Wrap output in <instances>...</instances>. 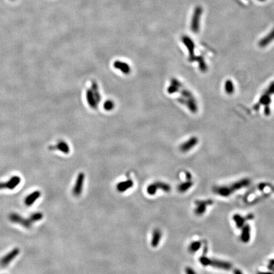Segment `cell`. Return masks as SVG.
Returning <instances> with one entry per match:
<instances>
[{
    "label": "cell",
    "mask_w": 274,
    "mask_h": 274,
    "mask_svg": "<svg viewBox=\"0 0 274 274\" xmlns=\"http://www.w3.org/2000/svg\"><path fill=\"white\" fill-rule=\"evenodd\" d=\"M43 217V213L39 212L32 213L27 218H24L16 213H12L8 216L9 220L10 222L19 224L26 228H30L34 223L42 220Z\"/></svg>",
    "instance_id": "obj_1"
},
{
    "label": "cell",
    "mask_w": 274,
    "mask_h": 274,
    "mask_svg": "<svg viewBox=\"0 0 274 274\" xmlns=\"http://www.w3.org/2000/svg\"><path fill=\"white\" fill-rule=\"evenodd\" d=\"M87 104L92 109L97 108L101 101V95L97 83L93 81L85 92Z\"/></svg>",
    "instance_id": "obj_2"
},
{
    "label": "cell",
    "mask_w": 274,
    "mask_h": 274,
    "mask_svg": "<svg viewBox=\"0 0 274 274\" xmlns=\"http://www.w3.org/2000/svg\"><path fill=\"white\" fill-rule=\"evenodd\" d=\"M199 262L203 266H211L215 268H220L225 270H231L232 267V264L229 262L215 259H211L204 256H201L199 258Z\"/></svg>",
    "instance_id": "obj_3"
},
{
    "label": "cell",
    "mask_w": 274,
    "mask_h": 274,
    "mask_svg": "<svg viewBox=\"0 0 274 274\" xmlns=\"http://www.w3.org/2000/svg\"><path fill=\"white\" fill-rule=\"evenodd\" d=\"M171 189V186L168 183L162 182H156L148 186L147 187V192L150 195H154L156 194L157 190H161L165 192H169Z\"/></svg>",
    "instance_id": "obj_4"
},
{
    "label": "cell",
    "mask_w": 274,
    "mask_h": 274,
    "mask_svg": "<svg viewBox=\"0 0 274 274\" xmlns=\"http://www.w3.org/2000/svg\"><path fill=\"white\" fill-rule=\"evenodd\" d=\"M202 13V9L201 6H197L194 10L191 21V29L192 31L195 32V33L199 32L200 20Z\"/></svg>",
    "instance_id": "obj_5"
},
{
    "label": "cell",
    "mask_w": 274,
    "mask_h": 274,
    "mask_svg": "<svg viewBox=\"0 0 274 274\" xmlns=\"http://www.w3.org/2000/svg\"><path fill=\"white\" fill-rule=\"evenodd\" d=\"M85 174L83 172H80L76 178L75 184L72 189V194L76 197H79L83 192Z\"/></svg>",
    "instance_id": "obj_6"
},
{
    "label": "cell",
    "mask_w": 274,
    "mask_h": 274,
    "mask_svg": "<svg viewBox=\"0 0 274 274\" xmlns=\"http://www.w3.org/2000/svg\"><path fill=\"white\" fill-rule=\"evenodd\" d=\"M20 253V249L18 247L14 248L8 253L5 255L0 260V265L2 267H7Z\"/></svg>",
    "instance_id": "obj_7"
},
{
    "label": "cell",
    "mask_w": 274,
    "mask_h": 274,
    "mask_svg": "<svg viewBox=\"0 0 274 274\" xmlns=\"http://www.w3.org/2000/svg\"><path fill=\"white\" fill-rule=\"evenodd\" d=\"M21 179L19 177L14 176L6 182L0 183V190H3V189L14 190L19 185Z\"/></svg>",
    "instance_id": "obj_8"
},
{
    "label": "cell",
    "mask_w": 274,
    "mask_h": 274,
    "mask_svg": "<svg viewBox=\"0 0 274 274\" xmlns=\"http://www.w3.org/2000/svg\"><path fill=\"white\" fill-rule=\"evenodd\" d=\"M195 204L197 206L195 209V213L196 215L201 216L206 211V207L209 205H211L213 201L211 199L208 200H200L195 201Z\"/></svg>",
    "instance_id": "obj_9"
},
{
    "label": "cell",
    "mask_w": 274,
    "mask_h": 274,
    "mask_svg": "<svg viewBox=\"0 0 274 274\" xmlns=\"http://www.w3.org/2000/svg\"><path fill=\"white\" fill-rule=\"evenodd\" d=\"M113 67L115 69L119 71L122 74L125 75H128L131 72L130 65L123 61L116 60L113 63Z\"/></svg>",
    "instance_id": "obj_10"
},
{
    "label": "cell",
    "mask_w": 274,
    "mask_h": 274,
    "mask_svg": "<svg viewBox=\"0 0 274 274\" xmlns=\"http://www.w3.org/2000/svg\"><path fill=\"white\" fill-rule=\"evenodd\" d=\"M250 184V180L247 178H245V179H242L239 181H237L232 184H231L230 186H228V187L231 190L232 194H233L234 192L240 190L241 189H243L244 187H247V186Z\"/></svg>",
    "instance_id": "obj_11"
},
{
    "label": "cell",
    "mask_w": 274,
    "mask_h": 274,
    "mask_svg": "<svg viewBox=\"0 0 274 274\" xmlns=\"http://www.w3.org/2000/svg\"><path fill=\"white\" fill-rule=\"evenodd\" d=\"M133 181L131 179H128L126 180L119 182L116 185V189L118 192L123 193L129 190L131 187H133Z\"/></svg>",
    "instance_id": "obj_12"
},
{
    "label": "cell",
    "mask_w": 274,
    "mask_h": 274,
    "mask_svg": "<svg viewBox=\"0 0 274 274\" xmlns=\"http://www.w3.org/2000/svg\"><path fill=\"white\" fill-rule=\"evenodd\" d=\"M162 237V232L159 228H155L152 232V239L150 241V245L152 247H157Z\"/></svg>",
    "instance_id": "obj_13"
},
{
    "label": "cell",
    "mask_w": 274,
    "mask_h": 274,
    "mask_svg": "<svg viewBox=\"0 0 274 274\" xmlns=\"http://www.w3.org/2000/svg\"><path fill=\"white\" fill-rule=\"evenodd\" d=\"M50 149L59 150L65 154H68L70 152L69 145H68L67 142H65V141H63V140H60V141H58V143L56 145H55L54 146H52L51 147H50Z\"/></svg>",
    "instance_id": "obj_14"
},
{
    "label": "cell",
    "mask_w": 274,
    "mask_h": 274,
    "mask_svg": "<svg viewBox=\"0 0 274 274\" xmlns=\"http://www.w3.org/2000/svg\"><path fill=\"white\" fill-rule=\"evenodd\" d=\"M41 195V193L39 190L34 191L33 192H32L26 197V199L24 200V204L27 206H32L36 201H37Z\"/></svg>",
    "instance_id": "obj_15"
},
{
    "label": "cell",
    "mask_w": 274,
    "mask_h": 274,
    "mask_svg": "<svg viewBox=\"0 0 274 274\" xmlns=\"http://www.w3.org/2000/svg\"><path fill=\"white\" fill-rule=\"evenodd\" d=\"M213 191L222 197H228L232 194V192L230 190L228 186H219V187H215L213 189Z\"/></svg>",
    "instance_id": "obj_16"
},
{
    "label": "cell",
    "mask_w": 274,
    "mask_h": 274,
    "mask_svg": "<svg viewBox=\"0 0 274 274\" xmlns=\"http://www.w3.org/2000/svg\"><path fill=\"white\" fill-rule=\"evenodd\" d=\"M251 238V227L249 225H244L242 228V233L240 235V240L244 243L249 242Z\"/></svg>",
    "instance_id": "obj_17"
},
{
    "label": "cell",
    "mask_w": 274,
    "mask_h": 274,
    "mask_svg": "<svg viewBox=\"0 0 274 274\" xmlns=\"http://www.w3.org/2000/svg\"><path fill=\"white\" fill-rule=\"evenodd\" d=\"M233 220L235 221L237 227L238 228H241L245 225V222L247 220V219L246 217H243L240 215L235 214L233 216Z\"/></svg>",
    "instance_id": "obj_18"
},
{
    "label": "cell",
    "mask_w": 274,
    "mask_h": 274,
    "mask_svg": "<svg viewBox=\"0 0 274 274\" xmlns=\"http://www.w3.org/2000/svg\"><path fill=\"white\" fill-rule=\"evenodd\" d=\"M274 39V29L270 32V33L264 38H263L260 42V45L261 47H266L268 43H270L272 40Z\"/></svg>",
    "instance_id": "obj_19"
},
{
    "label": "cell",
    "mask_w": 274,
    "mask_h": 274,
    "mask_svg": "<svg viewBox=\"0 0 274 274\" xmlns=\"http://www.w3.org/2000/svg\"><path fill=\"white\" fill-rule=\"evenodd\" d=\"M193 183L192 182H190V180L184 182V183H180L178 186V190L181 192V193H183L186 191H187L193 185Z\"/></svg>",
    "instance_id": "obj_20"
},
{
    "label": "cell",
    "mask_w": 274,
    "mask_h": 274,
    "mask_svg": "<svg viewBox=\"0 0 274 274\" xmlns=\"http://www.w3.org/2000/svg\"><path fill=\"white\" fill-rule=\"evenodd\" d=\"M201 245L202 244L200 241H194L189 245V251L190 253H194L201 248Z\"/></svg>",
    "instance_id": "obj_21"
},
{
    "label": "cell",
    "mask_w": 274,
    "mask_h": 274,
    "mask_svg": "<svg viewBox=\"0 0 274 274\" xmlns=\"http://www.w3.org/2000/svg\"><path fill=\"white\" fill-rule=\"evenodd\" d=\"M115 107L114 102L111 100H105L103 104V108L106 111H111L113 110Z\"/></svg>",
    "instance_id": "obj_22"
},
{
    "label": "cell",
    "mask_w": 274,
    "mask_h": 274,
    "mask_svg": "<svg viewBox=\"0 0 274 274\" xmlns=\"http://www.w3.org/2000/svg\"><path fill=\"white\" fill-rule=\"evenodd\" d=\"M185 271L186 274H197V273L195 272V270L190 267H186Z\"/></svg>",
    "instance_id": "obj_23"
},
{
    "label": "cell",
    "mask_w": 274,
    "mask_h": 274,
    "mask_svg": "<svg viewBox=\"0 0 274 274\" xmlns=\"http://www.w3.org/2000/svg\"><path fill=\"white\" fill-rule=\"evenodd\" d=\"M266 186H267V184H265V183H261V184H260L259 186H258V189H259L260 190H264V189H265V187H266Z\"/></svg>",
    "instance_id": "obj_24"
},
{
    "label": "cell",
    "mask_w": 274,
    "mask_h": 274,
    "mask_svg": "<svg viewBox=\"0 0 274 274\" xmlns=\"http://www.w3.org/2000/svg\"><path fill=\"white\" fill-rule=\"evenodd\" d=\"M234 274H243V273L239 269H235L234 271Z\"/></svg>",
    "instance_id": "obj_25"
},
{
    "label": "cell",
    "mask_w": 274,
    "mask_h": 274,
    "mask_svg": "<svg viewBox=\"0 0 274 274\" xmlns=\"http://www.w3.org/2000/svg\"><path fill=\"white\" fill-rule=\"evenodd\" d=\"M258 274H274V273L269 272H260L258 273Z\"/></svg>",
    "instance_id": "obj_26"
},
{
    "label": "cell",
    "mask_w": 274,
    "mask_h": 274,
    "mask_svg": "<svg viewBox=\"0 0 274 274\" xmlns=\"http://www.w3.org/2000/svg\"><path fill=\"white\" fill-rule=\"evenodd\" d=\"M186 175H187V180H190V178H191V176H190V173H186Z\"/></svg>",
    "instance_id": "obj_27"
},
{
    "label": "cell",
    "mask_w": 274,
    "mask_h": 274,
    "mask_svg": "<svg viewBox=\"0 0 274 274\" xmlns=\"http://www.w3.org/2000/svg\"><path fill=\"white\" fill-rule=\"evenodd\" d=\"M260 1H261V2H264V1H265V0H260Z\"/></svg>",
    "instance_id": "obj_28"
},
{
    "label": "cell",
    "mask_w": 274,
    "mask_h": 274,
    "mask_svg": "<svg viewBox=\"0 0 274 274\" xmlns=\"http://www.w3.org/2000/svg\"><path fill=\"white\" fill-rule=\"evenodd\" d=\"M273 192H274V188H273Z\"/></svg>",
    "instance_id": "obj_29"
},
{
    "label": "cell",
    "mask_w": 274,
    "mask_h": 274,
    "mask_svg": "<svg viewBox=\"0 0 274 274\" xmlns=\"http://www.w3.org/2000/svg\"><path fill=\"white\" fill-rule=\"evenodd\" d=\"M272 270H273V271H274V268H273V269H272Z\"/></svg>",
    "instance_id": "obj_30"
},
{
    "label": "cell",
    "mask_w": 274,
    "mask_h": 274,
    "mask_svg": "<svg viewBox=\"0 0 274 274\" xmlns=\"http://www.w3.org/2000/svg\"><path fill=\"white\" fill-rule=\"evenodd\" d=\"M11 1H14V0H11Z\"/></svg>",
    "instance_id": "obj_31"
}]
</instances>
